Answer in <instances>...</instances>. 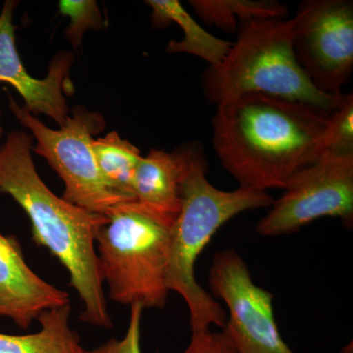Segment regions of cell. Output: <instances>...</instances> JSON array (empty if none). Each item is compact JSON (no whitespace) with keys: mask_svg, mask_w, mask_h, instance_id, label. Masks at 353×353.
Segmentation results:
<instances>
[{"mask_svg":"<svg viewBox=\"0 0 353 353\" xmlns=\"http://www.w3.org/2000/svg\"><path fill=\"white\" fill-rule=\"evenodd\" d=\"M216 106L213 148L240 188L285 190L297 173L322 158L330 113L260 94Z\"/></svg>","mask_w":353,"mask_h":353,"instance_id":"obj_1","label":"cell"},{"mask_svg":"<svg viewBox=\"0 0 353 353\" xmlns=\"http://www.w3.org/2000/svg\"><path fill=\"white\" fill-rule=\"evenodd\" d=\"M32 145L28 132L7 134L0 146V192L9 194L25 211L34 243L46 248L68 271L70 284L83 304L81 319L99 328H113L95 245L108 216L55 196L37 171Z\"/></svg>","mask_w":353,"mask_h":353,"instance_id":"obj_2","label":"cell"},{"mask_svg":"<svg viewBox=\"0 0 353 353\" xmlns=\"http://www.w3.org/2000/svg\"><path fill=\"white\" fill-rule=\"evenodd\" d=\"M182 150V204L172 233L167 287L187 303L192 333H197L212 325L223 328L227 320L224 308L197 283V259L228 221L245 211L270 208L274 199L263 190L217 189L206 179L208 164L201 145L189 143Z\"/></svg>","mask_w":353,"mask_h":353,"instance_id":"obj_3","label":"cell"},{"mask_svg":"<svg viewBox=\"0 0 353 353\" xmlns=\"http://www.w3.org/2000/svg\"><path fill=\"white\" fill-rule=\"evenodd\" d=\"M201 88L210 103L260 94L301 102L331 113L343 94L316 88L297 63L292 46V19L255 18L241 23L219 66L208 69Z\"/></svg>","mask_w":353,"mask_h":353,"instance_id":"obj_4","label":"cell"},{"mask_svg":"<svg viewBox=\"0 0 353 353\" xmlns=\"http://www.w3.org/2000/svg\"><path fill=\"white\" fill-rule=\"evenodd\" d=\"M97 234L99 265L109 297L122 305L165 307L170 290L167 271L178 216L137 201L122 202L105 214Z\"/></svg>","mask_w":353,"mask_h":353,"instance_id":"obj_5","label":"cell"},{"mask_svg":"<svg viewBox=\"0 0 353 353\" xmlns=\"http://www.w3.org/2000/svg\"><path fill=\"white\" fill-rule=\"evenodd\" d=\"M9 108L34 137L37 143L32 146V152L43 157L63 181L62 199L103 215L117 204L130 201L109 187L95 162L92 143L106 126L101 113L77 106L63 126L53 130L20 106L12 97H9Z\"/></svg>","mask_w":353,"mask_h":353,"instance_id":"obj_6","label":"cell"},{"mask_svg":"<svg viewBox=\"0 0 353 353\" xmlns=\"http://www.w3.org/2000/svg\"><path fill=\"white\" fill-rule=\"evenodd\" d=\"M292 46L301 68L318 90L343 94L353 70L352 0H306L292 19Z\"/></svg>","mask_w":353,"mask_h":353,"instance_id":"obj_7","label":"cell"},{"mask_svg":"<svg viewBox=\"0 0 353 353\" xmlns=\"http://www.w3.org/2000/svg\"><path fill=\"white\" fill-rule=\"evenodd\" d=\"M208 284L226 304L229 316L222 331L238 353H294L279 331L273 294L253 282L248 265L236 250L215 253Z\"/></svg>","mask_w":353,"mask_h":353,"instance_id":"obj_8","label":"cell"},{"mask_svg":"<svg viewBox=\"0 0 353 353\" xmlns=\"http://www.w3.org/2000/svg\"><path fill=\"white\" fill-rule=\"evenodd\" d=\"M257 223L260 236L296 233L313 221L340 218L353 223V157H323L297 173L284 194Z\"/></svg>","mask_w":353,"mask_h":353,"instance_id":"obj_9","label":"cell"},{"mask_svg":"<svg viewBox=\"0 0 353 353\" xmlns=\"http://www.w3.org/2000/svg\"><path fill=\"white\" fill-rule=\"evenodd\" d=\"M17 6V1L8 0L0 13V83L12 85L24 101V108L32 115L43 114L62 127L70 112L65 94L74 90L70 80L73 55L65 51L57 53L46 78H34L28 73L16 48L13 14Z\"/></svg>","mask_w":353,"mask_h":353,"instance_id":"obj_10","label":"cell"},{"mask_svg":"<svg viewBox=\"0 0 353 353\" xmlns=\"http://www.w3.org/2000/svg\"><path fill=\"white\" fill-rule=\"evenodd\" d=\"M70 304L69 294L37 275L27 264L19 241L0 233V318L28 330L48 309Z\"/></svg>","mask_w":353,"mask_h":353,"instance_id":"obj_11","label":"cell"},{"mask_svg":"<svg viewBox=\"0 0 353 353\" xmlns=\"http://www.w3.org/2000/svg\"><path fill=\"white\" fill-rule=\"evenodd\" d=\"M183 171L182 148L173 152L150 150L145 157H141L134 171V201L166 214L178 216L182 204Z\"/></svg>","mask_w":353,"mask_h":353,"instance_id":"obj_12","label":"cell"},{"mask_svg":"<svg viewBox=\"0 0 353 353\" xmlns=\"http://www.w3.org/2000/svg\"><path fill=\"white\" fill-rule=\"evenodd\" d=\"M146 6L152 8V21L154 27L164 28L171 23L180 26L183 32L181 41H171L167 46L168 53H185L208 62L215 68L226 57L232 43L217 38L204 30L178 0H148Z\"/></svg>","mask_w":353,"mask_h":353,"instance_id":"obj_13","label":"cell"},{"mask_svg":"<svg viewBox=\"0 0 353 353\" xmlns=\"http://www.w3.org/2000/svg\"><path fill=\"white\" fill-rule=\"evenodd\" d=\"M71 305L48 309L39 316L38 333L0 334V353H83L78 334L70 328Z\"/></svg>","mask_w":353,"mask_h":353,"instance_id":"obj_14","label":"cell"},{"mask_svg":"<svg viewBox=\"0 0 353 353\" xmlns=\"http://www.w3.org/2000/svg\"><path fill=\"white\" fill-rule=\"evenodd\" d=\"M92 148L97 168L109 187L127 199L134 201L132 179L141 158V150L128 139L121 138L117 132L94 139Z\"/></svg>","mask_w":353,"mask_h":353,"instance_id":"obj_15","label":"cell"},{"mask_svg":"<svg viewBox=\"0 0 353 353\" xmlns=\"http://www.w3.org/2000/svg\"><path fill=\"white\" fill-rule=\"evenodd\" d=\"M190 6L204 24L234 34L241 23L255 18H281L288 7L276 0H192Z\"/></svg>","mask_w":353,"mask_h":353,"instance_id":"obj_16","label":"cell"},{"mask_svg":"<svg viewBox=\"0 0 353 353\" xmlns=\"http://www.w3.org/2000/svg\"><path fill=\"white\" fill-rule=\"evenodd\" d=\"M323 157H353V94H343L329 114L323 141Z\"/></svg>","mask_w":353,"mask_h":353,"instance_id":"obj_17","label":"cell"},{"mask_svg":"<svg viewBox=\"0 0 353 353\" xmlns=\"http://www.w3.org/2000/svg\"><path fill=\"white\" fill-rule=\"evenodd\" d=\"M58 7L62 15L70 18V24L65 34L75 48L82 43L85 31L99 30L103 27L101 10L94 0H62Z\"/></svg>","mask_w":353,"mask_h":353,"instance_id":"obj_18","label":"cell"},{"mask_svg":"<svg viewBox=\"0 0 353 353\" xmlns=\"http://www.w3.org/2000/svg\"><path fill=\"white\" fill-rule=\"evenodd\" d=\"M143 307L141 304L131 306L129 325L122 340L111 339L92 350H83V353H143L141 348V323Z\"/></svg>","mask_w":353,"mask_h":353,"instance_id":"obj_19","label":"cell"},{"mask_svg":"<svg viewBox=\"0 0 353 353\" xmlns=\"http://www.w3.org/2000/svg\"><path fill=\"white\" fill-rule=\"evenodd\" d=\"M181 353H238L224 332L210 329L192 333L188 347Z\"/></svg>","mask_w":353,"mask_h":353,"instance_id":"obj_20","label":"cell"},{"mask_svg":"<svg viewBox=\"0 0 353 353\" xmlns=\"http://www.w3.org/2000/svg\"><path fill=\"white\" fill-rule=\"evenodd\" d=\"M340 353H353L352 343H348L347 347L343 348Z\"/></svg>","mask_w":353,"mask_h":353,"instance_id":"obj_21","label":"cell"},{"mask_svg":"<svg viewBox=\"0 0 353 353\" xmlns=\"http://www.w3.org/2000/svg\"><path fill=\"white\" fill-rule=\"evenodd\" d=\"M2 132H3V130H2V125H1V110H0V141H1ZM0 146H1V143H0Z\"/></svg>","mask_w":353,"mask_h":353,"instance_id":"obj_22","label":"cell"}]
</instances>
